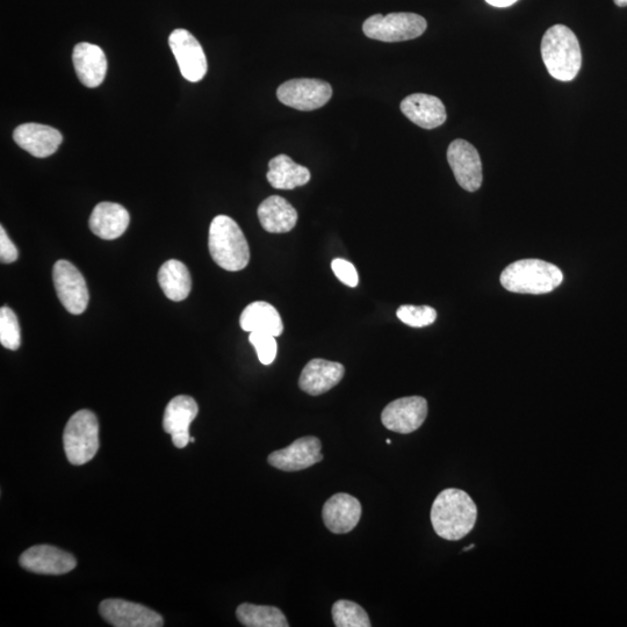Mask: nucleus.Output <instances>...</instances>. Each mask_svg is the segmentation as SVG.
<instances>
[{
    "label": "nucleus",
    "mask_w": 627,
    "mask_h": 627,
    "mask_svg": "<svg viewBox=\"0 0 627 627\" xmlns=\"http://www.w3.org/2000/svg\"><path fill=\"white\" fill-rule=\"evenodd\" d=\"M477 518V504L464 490L445 489L432 504V526L439 537L451 542L466 537L473 530Z\"/></svg>",
    "instance_id": "f257e3e1"
},
{
    "label": "nucleus",
    "mask_w": 627,
    "mask_h": 627,
    "mask_svg": "<svg viewBox=\"0 0 627 627\" xmlns=\"http://www.w3.org/2000/svg\"><path fill=\"white\" fill-rule=\"evenodd\" d=\"M208 248L213 261L223 270L237 272L247 268L250 249L239 225L227 215L214 218L209 227Z\"/></svg>",
    "instance_id": "f03ea898"
},
{
    "label": "nucleus",
    "mask_w": 627,
    "mask_h": 627,
    "mask_svg": "<svg viewBox=\"0 0 627 627\" xmlns=\"http://www.w3.org/2000/svg\"><path fill=\"white\" fill-rule=\"evenodd\" d=\"M542 56L547 71L561 82H571L582 66L578 38L564 25H554L544 34Z\"/></svg>",
    "instance_id": "7ed1b4c3"
},
{
    "label": "nucleus",
    "mask_w": 627,
    "mask_h": 627,
    "mask_svg": "<svg viewBox=\"0 0 627 627\" xmlns=\"http://www.w3.org/2000/svg\"><path fill=\"white\" fill-rule=\"evenodd\" d=\"M501 284L507 291L520 294L551 293L560 286L564 275L558 266L540 259H523L507 266Z\"/></svg>",
    "instance_id": "20e7f679"
},
{
    "label": "nucleus",
    "mask_w": 627,
    "mask_h": 627,
    "mask_svg": "<svg viewBox=\"0 0 627 627\" xmlns=\"http://www.w3.org/2000/svg\"><path fill=\"white\" fill-rule=\"evenodd\" d=\"M63 444L69 463L76 466L89 463L99 450L97 416L86 409L72 415L64 429Z\"/></svg>",
    "instance_id": "39448f33"
},
{
    "label": "nucleus",
    "mask_w": 627,
    "mask_h": 627,
    "mask_svg": "<svg viewBox=\"0 0 627 627\" xmlns=\"http://www.w3.org/2000/svg\"><path fill=\"white\" fill-rule=\"evenodd\" d=\"M427 27V20L415 13L374 14L365 21L363 32L373 40L401 42L420 38Z\"/></svg>",
    "instance_id": "423d86ee"
},
{
    "label": "nucleus",
    "mask_w": 627,
    "mask_h": 627,
    "mask_svg": "<svg viewBox=\"0 0 627 627\" xmlns=\"http://www.w3.org/2000/svg\"><path fill=\"white\" fill-rule=\"evenodd\" d=\"M280 103L299 111H314L326 105L333 97V88L321 79H291L279 86Z\"/></svg>",
    "instance_id": "0eeeda50"
},
{
    "label": "nucleus",
    "mask_w": 627,
    "mask_h": 627,
    "mask_svg": "<svg viewBox=\"0 0 627 627\" xmlns=\"http://www.w3.org/2000/svg\"><path fill=\"white\" fill-rule=\"evenodd\" d=\"M53 279L57 297L70 314L81 315L88 308V285L76 266L68 261L54 265Z\"/></svg>",
    "instance_id": "6e6552de"
},
{
    "label": "nucleus",
    "mask_w": 627,
    "mask_h": 627,
    "mask_svg": "<svg viewBox=\"0 0 627 627\" xmlns=\"http://www.w3.org/2000/svg\"><path fill=\"white\" fill-rule=\"evenodd\" d=\"M427 416V400L422 396H408L389 403L381 414V422L396 434L408 435L420 429Z\"/></svg>",
    "instance_id": "1a4fd4ad"
},
{
    "label": "nucleus",
    "mask_w": 627,
    "mask_h": 627,
    "mask_svg": "<svg viewBox=\"0 0 627 627\" xmlns=\"http://www.w3.org/2000/svg\"><path fill=\"white\" fill-rule=\"evenodd\" d=\"M169 45L174 53L180 72L187 81L200 82L207 74V59L199 41L186 30L170 34Z\"/></svg>",
    "instance_id": "9d476101"
},
{
    "label": "nucleus",
    "mask_w": 627,
    "mask_h": 627,
    "mask_svg": "<svg viewBox=\"0 0 627 627\" xmlns=\"http://www.w3.org/2000/svg\"><path fill=\"white\" fill-rule=\"evenodd\" d=\"M448 161L458 184L475 192L482 184V163L477 148L465 140H454L448 149Z\"/></svg>",
    "instance_id": "9b49d317"
},
{
    "label": "nucleus",
    "mask_w": 627,
    "mask_h": 627,
    "mask_svg": "<svg viewBox=\"0 0 627 627\" xmlns=\"http://www.w3.org/2000/svg\"><path fill=\"white\" fill-rule=\"evenodd\" d=\"M100 615L115 627H161L163 617L142 604L125 600H106L100 604Z\"/></svg>",
    "instance_id": "f8f14e48"
},
{
    "label": "nucleus",
    "mask_w": 627,
    "mask_h": 627,
    "mask_svg": "<svg viewBox=\"0 0 627 627\" xmlns=\"http://www.w3.org/2000/svg\"><path fill=\"white\" fill-rule=\"evenodd\" d=\"M322 444L319 438L307 436L297 439L286 449L272 452L269 464L284 472H299L321 463Z\"/></svg>",
    "instance_id": "ddd939ff"
},
{
    "label": "nucleus",
    "mask_w": 627,
    "mask_h": 627,
    "mask_svg": "<svg viewBox=\"0 0 627 627\" xmlns=\"http://www.w3.org/2000/svg\"><path fill=\"white\" fill-rule=\"evenodd\" d=\"M19 562L27 571L43 575L67 574L77 566L74 556L50 545L31 547L21 554Z\"/></svg>",
    "instance_id": "4468645a"
},
{
    "label": "nucleus",
    "mask_w": 627,
    "mask_h": 627,
    "mask_svg": "<svg viewBox=\"0 0 627 627\" xmlns=\"http://www.w3.org/2000/svg\"><path fill=\"white\" fill-rule=\"evenodd\" d=\"M199 413L196 400L191 396L179 395L165 409L163 428L171 436L176 448L184 449L191 443L190 427Z\"/></svg>",
    "instance_id": "2eb2a0df"
},
{
    "label": "nucleus",
    "mask_w": 627,
    "mask_h": 627,
    "mask_svg": "<svg viewBox=\"0 0 627 627\" xmlns=\"http://www.w3.org/2000/svg\"><path fill=\"white\" fill-rule=\"evenodd\" d=\"M362 517V504L355 496L338 493L324 503L322 518L328 530L342 535L356 528Z\"/></svg>",
    "instance_id": "dca6fc26"
},
{
    "label": "nucleus",
    "mask_w": 627,
    "mask_h": 627,
    "mask_svg": "<svg viewBox=\"0 0 627 627\" xmlns=\"http://www.w3.org/2000/svg\"><path fill=\"white\" fill-rule=\"evenodd\" d=\"M13 140L34 157L46 158L56 153L63 141L56 128L40 124H24L14 129Z\"/></svg>",
    "instance_id": "f3484780"
},
{
    "label": "nucleus",
    "mask_w": 627,
    "mask_h": 627,
    "mask_svg": "<svg viewBox=\"0 0 627 627\" xmlns=\"http://www.w3.org/2000/svg\"><path fill=\"white\" fill-rule=\"evenodd\" d=\"M344 374L345 367L340 363L329 362L326 359H313L302 370L299 386L301 391L312 396H319L340 384Z\"/></svg>",
    "instance_id": "a211bd4d"
},
{
    "label": "nucleus",
    "mask_w": 627,
    "mask_h": 627,
    "mask_svg": "<svg viewBox=\"0 0 627 627\" xmlns=\"http://www.w3.org/2000/svg\"><path fill=\"white\" fill-rule=\"evenodd\" d=\"M72 61L79 81L86 88L95 89L104 82L107 59L103 49L89 42L78 43Z\"/></svg>",
    "instance_id": "6ab92c4d"
},
{
    "label": "nucleus",
    "mask_w": 627,
    "mask_h": 627,
    "mask_svg": "<svg viewBox=\"0 0 627 627\" xmlns=\"http://www.w3.org/2000/svg\"><path fill=\"white\" fill-rule=\"evenodd\" d=\"M401 111L415 125L424 129H434L445 124L448 119L442 100L424 93H415L402 100Z\"/></svg>",
    "instance_id": "aec40b11"
},
{
    "label": "nucleus",
    "mask_w": 627,
    "mask_h": 627,
    "mask_svg": "<svg viewBox=\"0 0 627 627\" xmlns=\"http://www.w3.org/2000/svg\"><path fill=\"white\" fill-rule=\"evenodd\" d=\"M131 216L124 206L115 203L98 204L90 216L92 233L103 240H117L126 233Z\"/></svg>",
    "instance_id": "412c9836"
},
{
    "label": "nucleus",
    "mask_w": 627,
    "mask_h": 627,
    "mask_svg": "<svg viewBox=\"0 0 627 627\" xmlns=\"http://www.w3.org/2000/svg\"><path fill=\"white\" fill-rule=\"evenodd\" d=\"M258 218L268 233L285 234L297 226L298 213L288 201L279 196L265 199L258 207Z\"/></svg>",
    "instance_id": "4be33fe9"
},
{
    "label": "nucleus",
    "mask_w": 627,
    "mask_h": 627,
    "mask_svg": "<svg viewBox=\"0 0 627 627\" xmlns=\"http://www.w3.org/2000/svg\"><path fill=\"white\" fill-rule=\"evenodd\" d=\"M240 326L247 333H266L280 336L284 331L283 320L277 309L265 301L252 302L240 317Z\"/></svg>",
    "instance_id": "5701e85b"
},
{
    "label": "nucleus",
    "mask_w": 627,
    "mask_h": 627,
    "mask_svg": "<svg viewBox=\"0 0 627 627\" xmlns=\"http://www.w3.org/2000/svg\"><path fill=\"white\" fill-rule=\"evenodd\" d=\"M269 183L277 190H294L311 180V172L295 163L290 156L279 155L269 163Z\"/></svg>",
    "instance_id": "b1692460"
},
{
    "label": "nucleus",
    "mask_w": 627,
    "mask_h": 627,
    "mask_svg": "<svg viewBox=\"0 0 627 627\" xmlns=\"http://www.w3.org/2000/svg\"><path fill=\"white\" fill-rule=\"evenodd\" d=\"M158 283L167 298L175 302L185 300L192 290L190 271L177 259H170L162 265L158 272Z\"/></svg>",
    "instance_id": "393cba45"
},
{
    "label": "nucleus",
    "mask_w": 627,
    "mask_h": 627,
    "mask_svg": "<svg viewBox=\"0 0 627 627\" xmlns=\"http://www.w3.org/2000/svg\"><path fill=\"white\" fill-rule=\"evenodd\" d=\"M236 617L247 627H288L284 612L268 605L243 603L236 610Z\"/></svg>",
    "instance_id": "a878e982"
},
{
    "label": "nucleus",
    "mask_w": 627,
    "mask_h": 627,
    "mask_svg": "<svg viewBox=\"0 0 627 627\" xmlns=\"http://www.w3.org/2000/svg\"><path fill=\"white\" fill-rule=\"evenodd\" d=\"M337 627H371L369 615L359 604L347 600L337 601L333 607Z\"/></svg>",
    "instance_id": "bb28decb"
},
{
    "label": "nucleus",
    "mask_w": 627,
    "mask_h": 627,
    "mask_svg": "<svg viewBox=\"0 0 627 627\" xmlns=\"http://www.w3.org/2000/svg\"><path fill=\"white\" fill-rule=\"evenodd\" d=\"M0 343L5 349L16 351L21 345V330L18 317L11 308L0 309Z\"/></svg>",
    "instance_id": "cd10ccee"
},
{
    "label": "nucleus",
    "mask_w": 627,
    "mask_h": 627,
    "mask_svg": "<svg viewBox=\"0 0 627 627\" xmlns=\"http://www.w3.org/2000/svg\"><path fill=\"white\" fill-rule=\"evenodd\" d=\"M399 320L413 328L431 326L437 319L436 309L429 306L403 305L396 312Z\"/></svg>",
    "instance_id": "c85d7f7f"
},
{
    "label": "nucleus",
    "mask_w": 627,
    "mask_h": 627,
    "mask_svg": "<svg viewBox=\"0 0 627 627\" xmlns=\"http://www.w3.org/2000/svg\"><path fill=\"white\" fill-rule=\"evenodd\" d=\"M276 336L266 333H250L249 341L257 352L259 362L271 365L277 357L278 344Z\"/></svg>",
    "instance_id": "c756f323"
},
{
    "label": "nucleus",
    "mask_w": 627,
    "mask_h": 627,
    "mask_svg": "<svg viewBox=\"0 0 627 627\" xmlns=\"http://www.w3.org/2000/svg\"><path fill=\"white\" fill-rule=\"evenodd\" d=\"M331 269H333L337 279L344 285L350 287H356L358 285V272L355 265L349 261H345L343 258H336L333 262H331Z\"/></svg>",
    "instance_id": "7c9ffc66"
},
{
    "label": "nucleus",
    "mask_w": 627,
    "mask_h": 627,
    "mask_svg": "<svg viewBox=\"0 0 627 627\" xmlns=\"http://www.w3.org/2000/svg\"><path fill=\"white\" fill-rule=\"evenodd\" d=\"M18 259V250L12 243L4 227H0V261L3 264H11Z\"/></svg>",
    "instance_id": "2f4dec72"
},
{
    "label": "nucleus",
    "mask_w": 627,
    "mask_h": 627,
    "mask_svg": "<svg viewBox=\"0 0 627 627\" xmlns=\"http://www.w3.org/2000/svg\"><path fill=\"white\" fill-rule=\"evenodd\" d=\"M486 2L495 7H508L514 5L518 0H486Z\"/></svg>",
    "instance_id": "473e14b6"
},
{
    "label": "nucleus",
    "mask_w": 627,
    "mask_h": 627,
    "mask_svg": "<svg viewBox=\"0 0 627 627\" xmlns=\"http://www.w3.org/2000/svg\"><path fill=\"white\" fill-rule=\"evenodd\" d=\"M615 4L619 7L627 6V0H614Z\"/></svg>",
    "instance_id": "72a5a7b5"
},
{
    "label": "nucleus",
    "mask_w": 627,
    "mask_h": 627,
    "mask_svg": "<svg viewBox=\"0 0 627 627\" xmlns=\"http://www.w3.org/2000/svg\"><path fill=\"white\" fill-rule=\"evenodd\" d=\"M191 443H196V438L191 437Z\"/></svg>",
    "instance_id": "f704fd0d"
},
{
    "label": "nucleus",
    "mask_w": 627,
    "mask_h": 627,
    "mask_svg": "<svg viewBox=\"0 0 627 627\" xmlns=\"http://www.w3.org/2000/svg\"><path fill=\"white\" fill-rule=\"evenodd\" d=\"M386 443L391 444L392 443L391 439H387Z\"/></svg>",
    "instance_id": "c9c22d12"
}]
</instances>
